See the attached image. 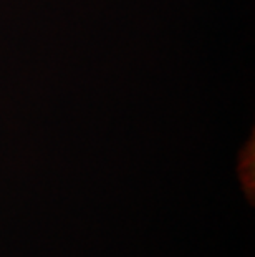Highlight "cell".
<instances>
[{
	"mask_svg": "<svg viewBox=\"0 0 255 257\" xmlns=\"http://www.w3.org/2000/svg\"><path fill=\"white\" fill-rule=\"evenodd\" d=\"M237 171H238V178H240L242 188L245 191V196L253 199V181L248 178V171L253 174V135L250 136V141H247L243 145L240 155H238Z\"/></svg>",
	"mask_w": 255,
	"mask_h": 257,
	"instance_id": "obj_1",
	"label": "cell"
}]
</instances>
